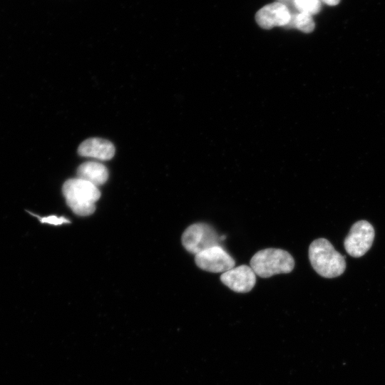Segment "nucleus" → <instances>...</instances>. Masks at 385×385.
<instances>
[{
    "mask_svg": "<svg viewBox=\"0 0 385 385\" xmlns=\"http://www.w3.org/2000/svg\"><path fill=\"white\" fill-rule=\"evenodd\" d=\"M309 259L313 269L323 277H338L346 269L344 256L338 252L325 238L317 239L310 244Z\"/></svg>",
    "mask_w": 385,
    "mask_h": 385,
    "instance_id": "nucleus-1",
    "label": "nucleus"
},
{
    "mask_svg": "<svg viewBox=\"0 0 385 385\" xmlns=\"http://www.w3.org/2000/svg\"><path fill=\"white\" fill-rule=\"evenodd\" d=\"M62 192L67 205L80 216L93 213L95 202L101 197L97 186L78 178L67 180L63 185Z\"/></svg>",
    "mask_w": 385,
    "mask_h": 385,
    "instance_id": "nucleus-2",
    "label": "nucleus"
},
{
    "mask_svg": "<svg viewBox=\"0 0 385 385\" xmlns=\"http://www.w3.org/2000/svg\"><path fill=\"white\" fill-rule=\"evenodd\" d=\"M250 265L256 275L267 278L274 274L291 272L294 267V260L286 250L267 248L257 252Z\"/></svg>",
    "mask_w": 385,
    "mask_h": 385,
    "instance_id": "nucleus-3",
    "label": "nucleus"
},
{
    "mask_svg": "<svg viewBox=\"0 0 385 385\" xmlns=\"http://www.w3.org/2000/svg\"><path fill=\"white\" fill-rule=\"evenodd\" d=\"M181 241L184 248L195 255L210 247L221 246L222 242L215 230L205 222L188 227L182 235Z\"/></svg>",
    "mask_w": 385,
    "mask_h": 385,
    "instance_id": "nucleus-4",
    "label": "nucleus"
},
{
    "mask_svg": "<svg viewBox=\"0 0 385 385\" xmlns=\"http://www.w3.org/2000/svg\"><path fill=\"white\" fill-rule=\"evenodd\" d=\"M374 230L366 220L355 222L350 229L344 242L346 252L354 257L363 256L371 247Z\"/></svg>",
    "mask_w": 385,
    "mask_h": 385,
    "instance_id": "nucleus-5",
    "label": "nucleus"
},
{
    "mask_svg": "<svg viewBox=\"0 0 385 385\" xmlns=\"http://www.w3.org/2000/svg\"><path fill=\"white\" fill-rule=\"evenodd\" d=\"M196 265L210 272H225L233 268L235 260L220 245L206 249L195 256Z\"/></svg>",
    "mask_w": 385,
    "mask_h": 385,
    "instance_id": "nucleus-6",
    "label": "nucleus"
},
{
    "mask_svg": "<svg viewBox=\"0 0 385 385\" xmlns=\"http://www.w3.org/2000/svg\"><path fill=\"white\" fill-rule=\"evenodd\" d=\"M221 282L231 290L246 293L252 290L256 282V274L250 266L242 265L223 272Z\"/></svg>",
    "mask_w": 385,
    "mask_h": 385,
    "instance_id": "nucleus-7",
    "label": "nucleus"
},
{
    "mask_svg": "<svg viewBox=\"0 0 385 385\" xmlns=\"http://www.w3.org/2000/svg\"><path fill=\"white\" fill-rule=\"evenodd\" d=\"M292 15L284 4L275 2L261 8L256 13L255 20L260 27L270 29L274 26H288Z\"/></svg>",
    "mask_w": 385,
    "mask_h": 385,
    "instance_id": "nucleus-8",
    "label": "nucleus"
},
{
    "mask_svg": "<svg viewBox=\"0 0 385 385\" xmlns=\"http://www.w3.org/2000/svg\"><path fill=\"white\" fill-rule=\"evenodd\" d=\"M78 153L81 156L107 160L114 156L115 147L108 140L100 138H91L80 144L78 148Z\"/></svg>",
    "mask_w": 385,
    "mask_h": 385,
    "instance_id": "nucleus-9",
    "label": "nucleus"
},
{
    "mask_svg": "<svg viewBox=\"0 0 385 385\" xmlns=\"http://www.w3.org/2000/svg\"><path fill=\"white\" fill-rule=\"evenodd\" d=\"M77 178L86 180L96 186L104 184L108 178L106 167L97 162H86L77 168Z\"/></svg>",
    "mask_w": 385,
    "mask_h": 385,
    "instance_id": "nucleus-10",
    "label": "nucleus"
},
{
    "mask_svg": "<svg viewBox=\"0 0 385 385\" xmlns=\"http://www.w3.org/2000/svg\"><path fill=\"white\" fill-rule=\"evenodd\" d=\"M314 21L311 14L299 12L292 15V19L287 27H294L304 33L312 32L314 29Z\"/></svg>",
    "mask_w": 385,
    "mask_h": 385,
    "instance_id": "nucleus-11",
    "label": "nucleus"
},
{
    "mask_svg": "<svg viewBox=\"0 0 385 385\" xmlns=\"http://www.w3.org/2000/svg\"><path fill=\"white\" fill-rule=\"evenodd\" d=\"M292 1L299 12H305L312 15L318 13L321 9L319 0H293Z\"/></svg>",
    "mask_w": 385,
    "mask_h": 385,
    "instance_id": "nucleus-12",
    "label": "nucleus"
},
{
    "mask_svg": "<svg viewBox=\"0 0 385 385\" xmlns=\"http://www.w3.org/2000/svg\"><path fill=\"white\" fill-rule=\"evenodd\" d=\"M26 212H28V214H29L30 215L37 218V220L41 224H47V225L57 226V225H61L63 224L71 223V221L68 218L63 216L58 217L55 215L40 216L39 215L34 213L31 211H29L28 210H26Z\"/></svg>",
    "mask_w": 385,
    "mask_h": 385,
    "instance_id": "nucleus-13",
    "label": "nucleus"
},
{
    "mask_svg": "<svg viewBox=\"0 0 385 385\" xmlns=\"http://www.w3.org/2000/svg\"><path fill=\"white\" fill-rule=\"evenodd\" d=\"M322 1H323V2H324L325 4L329 6H335L337 4H339V2L340 1V0H322Z\"/></svg>",
    "mask_w": 385,
    "mask_h": 385,
    "instance_id": "nucleus-14",
    "label": "nucleus"
}]
</instances>
